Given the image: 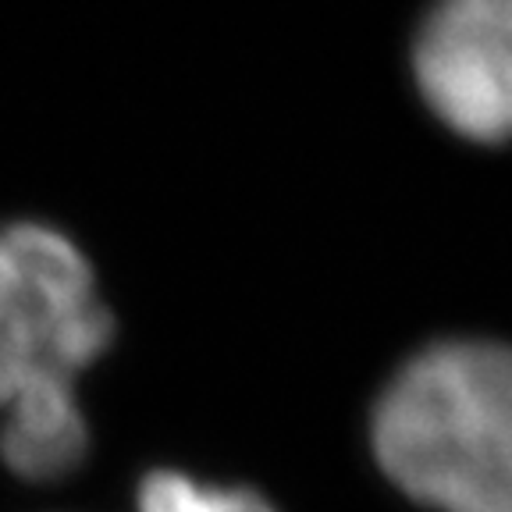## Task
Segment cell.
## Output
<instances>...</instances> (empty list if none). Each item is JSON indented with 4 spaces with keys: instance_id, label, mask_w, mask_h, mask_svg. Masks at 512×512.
I'll return each mask as SVG.
<instances>
[{
    "instance_id": "6da1fadb",
    "label": "cell",
    "mask_w": 512,
    "mask_h": 512,
    "mask_svg": "<svg viewBox=\"0 0 512 512\" xmlns=\"http://www.w3.org/2000/svg\"><path fill=\"white\" fill-rule=\"evenodd\" d=\"M374 452L413 502L512 512V349L441 342L406 363L374 409Z\"/></svg>"
},
{
    "instance_id": "7a4b0ae2",
    "label": "cell",
    "mask_w": 512,
    "mask_h": 512,
    "mask_svg": "<svg viewBox=\"0 0 512 512\" xmlns=\"http://www.w3.org/2000/svg\"><path fill=\"white\" fill-rule=\"evenodd\" d=\"M111 338V310L68 235L36 221L0 232V413L36 395L75 392V377Z\"/></svg>"
},
{
    "instance_id": "3957f363",
    "label": "cell",
    "mask_w": 512,
    "mask_h": 512,
    "mask_svg": "<svg viewBox=\"0 0 512 512\" xmlns=\"http://www.w3.org/2000/svg\"><path fill=\"white\" fill-rule=\"evenodd\" d=\"M416 86L452 132L512 139V0H452L431 11L413 47Z\"/></svg>"
},
{
    "instance_id": "277c9868",
    "label": "cell",
    "mask_w": 512,
    "mask_h": 512,
    "mask_svg": "<svg viewBox=\"0 0 512 512\" xmlns=\"http://www.w3.org/2000/svg\"><path fill=\"white\" fill-rule=\"evenodd\" d=\"M89 448V427L75 392H50L0 413V459L22 480L43 484L72 473Z\"/></svg>"
},
{
    "instance_id": "5b68a950",
    "label": "cell",
    "mask_w": 512,
    "mask_h": 512,
    "mask_svg": "<svg viewBox=\"0 0 512 512\" xmlns=\"http://www.w3.org/2000/svg\"><path fill=\"white\" fill-rule=\"evenodd\" d=\"M136 512H274V505L249 488H214L178 470H157L143 480Z\"/></svg>"
}]
</instances>
